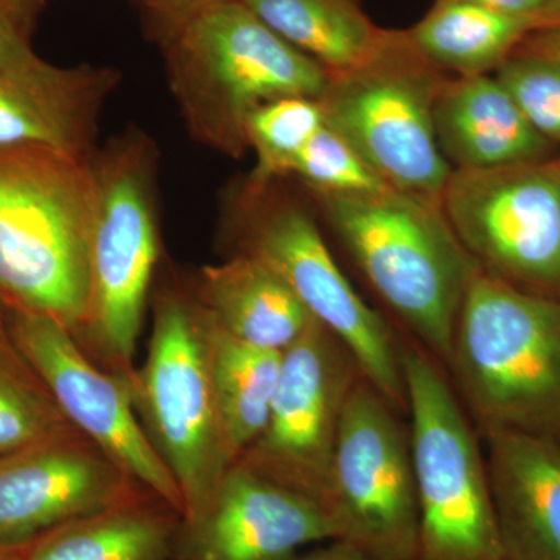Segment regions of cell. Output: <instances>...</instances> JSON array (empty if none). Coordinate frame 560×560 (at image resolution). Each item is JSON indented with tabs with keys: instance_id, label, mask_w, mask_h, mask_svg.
Instances as JSON below:
<instances>
[{
	"instance_id": "1",
	"label": "cell",
	"mask_w": 560,
	"mask_h": 560,
	"mask_svg": "<svg viewBox=\"0 0 560 560\" xmlns=\"http://www.w3.org/2000/svg\"><path fill=\"white\" fill-rule=\"evenodd\" d=\"M453 388L481 436L512 431L560 447V300L478 268L451 357Z\"/></svg>"
},
{
	"instance_id": "2",
	"label": "cell",
	"mask_w": 560,
	"mask_h": 560,
	"mask_svg": "<svg viewBox=\"0 0 560 560\" xmlns=\"http://www.w3.org/2000/svg\"><path fill=\"white\" fill-rule=\"evenodd\" d=\"M312 197L404 335L445 370L464 294L480 267L441 206L394 189Z\"/></svg>"
},
{
	"instance_id": "3",
	"label": "cell",
	"mask_w": 560,
	"mask_h": 560,
	"mask_svg": "<svg viewBox=\"0 0 560 560\" xmlns=\"http://www.w3.org/2000/svg\"><path fill=\"white\" fill-rule=\"evenodd\" d=\"M164 55L191 136L231 158L248 150L246 121L254 109L285 97L319 101L330 80L242 0L168 22Z\"/></svg>"
},
{
	"instance_id": "4",
	"label": "cell",
	"mask_w": 560,
	"mask_h": 560,
	"mask_svg": "<svg viewBox=\"0 0 560 560\" xmlns=\"http://www.w3.org/2000/svg\"><path fill=\"white\" fill-rule=\"evenodd\" d=\"M91 158L0 150V302L79 334L90 300Z\"/></svg>"
},
{
	"instance_id": "5",
	"label": "cell",
	"mask_w": 560,
	"mask_h": 560,
	"mask_svg": "<svg viewBox=\"0 0 560 560\" xmlns=\"http://www.w3.org/2000/svg\"><path fill=\"white\" fill-rule=\"evenodd\" d=\"M410 441L418 486L412 560H510L481 434L440 361L404 335Z\"/></svg>"
},
{
	"instance_id": "6",
	"label": "cell",
	"mask_w": 560,
	"mask_h": 560,
	"mask_svg": "<svg viewBox=\"0 0 560 560\" xmlns=\"http://www.w3.org/2000/svg\"><path fill=\"white\" fill-rule=\"evenodd\" d=\"M90 300L79 334L116 374L132 366L158 259L156 147L130 130L91 156Z\"/></svg>"
},
{
	"instance_id": "7",
	"label": "cell",
	"mask_w": 560,
	"mask_h": 560,
	"mask_svg": "<svg viewBox=\"0 0 560 560\" xmlns=\"http://www.w3.org/2000/svg\"><path fill=\"white\" fill-rule=\"evenodd\" d=\"M278 183L246 180L235 195L228 217L234 254L256 257L278 272L313 319L345 342L364 377L407 415L404 337L361 300L311 212Z\"/></svg>"
},
{
	"instance_id": "8",
	"label": "cell",
	"mask_w": 560,
	"mask_h": 560,
	"mask_svg": "<svg viewBox=\"0 0 560 560\" xmlns=\"http://www.w3.org/2000/svg\"><path fill=\"white\" fill-rule=\"evenodd\" d=\"M448 73L427 61L405 31H385L371 58L330 73L324 121L390 187L441 206L453 168L442 156L433 109Z\"/></svg>"
},
{
	"instance_id": "9",
	"label": "cell",
	"mask_w": 560,
	"mask_h": 560,
	"mask_svg": "<svg viewBox=\"0 0 560 560\" xmlns=\"http://www.w3.org/2000/svg\"><path fill=\"white\" fill-rule=\"evenodd\" d=\"M136 410L184 501L200 515L235 466L217 407L200 302L171 289L154 302L145 363L132 378Z\"/></svg>"
},
{
	"instance_id": "10",
	"label": "cell",
	"mask_w": 560,
	"mask_h": 560,
	"mask_svg": "<svg viewBox=\"0 0 560 560\" xmlns=\"http://www.w3.org/2000/svg\"><path fill=\"white\" fill-rule=\"evenodd\" d=\"M366 377L350 394L331 463L326 515L335 540L374 560H412L418 486L410 430Z\"/></svg>"
},
{
	"instance_id": "11",
	"label": "cell",
	"mask_w": 560,
	"mask_h": 560,
	"mask_svg": "<svg viewBox=\"0 0 560 560\" xmlns=\"http://www.w3.org/2000/svg\"><path fill=\"white\" fill-rule=\"evenodd\" d=\"M441 209L482 271L560 300V158L452 171Z\"/></svg>"
},
{
	"instance_id": "12",
	"label": "cell",
	"mask_w": 560,
	"mask_h": 560,
	"mask_svg": "<svg viewBox=\"0 0 560 560\" xmlns=\"http://www.w3.org/2000/svg\"><path fill=\"white\" fill-rule=\"evenodd\" d=\"M359 361L313 319L282 355L267 425L237 464L318 504L326 514L331 463Z\"/></svg>"
},
{
	"instance_id": "13",
	"label": "cell",
	"mask_w": 560,
	"mask_h": 560,
	"mask_svg": "<svg viewBox=\"0 0 560 560\" xmlns=\"http://www.w3.org/2000/svg\"><path fill=\"white\" fill-rule=\"evenodd\" d=\"M5 319L14 346L70 425L183 517V495L138 418L131 378L95 366L72 331L46 313L5 307Z\"/></svg>"
},
{
	"instance_id": "14",
	"label": "cell",
	"mask_w": 560,
	"mask_h": 560,
	"mask_svg": "<svg viewBox=\"0 0 560 560\" xmlns=\"http://www.w3.org/2000/svg\"><path fill=\"white\" fill-rule=\"evenodd\" d=\"M145 493L108 453L70 429L0 458V548L24 550Z\"/></svg>"
},
{
	"instance_id": "15",
	"label": "cell",
	"mask_w": 560,
	"mask_h": 560,
	"mask_svg": "<svg viewBox=\"0 0 560 560\" xmlns=\"http://www.w3.org/2000/svg\"><path fill=\"white\" fill-rule=\"evenodd\" d=\"M335 540L318 504L242 464L228 470L208 506L180 521L176 560H294L301 548Z\"/></svg>"
},
{
	"instance_id": "16",
	"label": "cell",
	"mask_w": 560,
	"mask_h": 560,
	"mask_svg": "<svg viewBox=\"0 0 560 560\" xmlns=\"http://www.w3.org/2000/svg\"><path fill=\"white\" fill-rule=\"evenodd\" d=\"M481 440L508 559L560 560L559 445L512 431Z\"/></svg>"
},
{
	"instance_id": "17",
	"label": "cell",
	"mask_w": 560,
	"mask_h": 560,
	"mask_svg": "<svg viewBox=\"0 0 560 560\" xmlns=\"http://www.w3.org/2000/svg\"><path fill=\"white\" fill-rule=\"evenodd\" d=\"M442 156L453 171H490L547 160L552 143L530 127L493 73L448 77L433 109Z\"/></svg>"
},
{
	"instance_id": "18",
	"label": "cell",
	"mask_w": 560,
	"mask_h": 560,
	"mask_svg": "<svg viewBox=\"0 0 560 560\" xmlns=\"http://www.w3.org/2000/svg\"><path fill=\"white\" fill-rule=\"evenodd\" d=\"M119 73L80 65L46 83L0 79V150L43 147L91 158Z\"/></svg>"
},
{
	"instance_id": "19",
	"label": "cell",
	"mask_w": 560,
	"mask_h": 560,
	"mask_svg": "<svg viewBox=\"0 0 560 560\" xmlns=\"http://www.w3.org/2000/svg\"><path fill=\"white\" fill-rule=\"evenodd\" d=\"M195 298L235 340L280 353L300 340L313 320L289 283L246 254L202 268Z\"/></svg>"
},
{
	"instance_id": "20",
	"label": "cell",
	"mask_w": 560,
	"mask_h": 560,
	"mask_svg": "<svg viewBox=\"0 0 560 560\" xmlns=\"http://www.w3.org/2000/svg\"><path fill=\"white\" fill-rule=\"evenodd\" d=\"M183 517L153 493L51 530L24 548L27 560H165Z\"/></svg>"
},
{
	"instance_id": "21",
	"label": "cell",
	"mask_w": 560,
	"mask_h": 560,
	"mask_svg": "<svg viewBox=\"0 0 560 560\" xmlns=\"http://www.w3.org/2000/svg\"><path fill=\"white\" fill-rule=\"evenodd\" d=\"M537 24L506 16L466 0H434L429 13L408 28L415 49L453 77L493 73Z\"/></svg>"
},
{
	"instance_id": "22",
	"label": "cell",
	"mask_w": 560,
	"mask_h": 560,
	"mask_svg": "<svg viewBox=\"0 0 560 560\" xmlns=\"http://www.w3.org/2000/svg\"><path fill=\"white\" fill-rule=\"evenodd\" d=\"M280 38L329 73L371 58L385 31L368 16L363 0H242Z\"/></svg>"
},
{
	"instance_id": "23",
	"label": "cell",
	"mask_w": 560,
	"mask_h": 560,
	"mask_svg": "<svg viewBox=\"0 0 560 560\" xmlns=\"http://www.w3.org/2000/svg\"><path fill=\"white\" fill-rule=\"evenodd\" d=\"M201 311L221 427L237 464L267 425L278 390L283 353L235 340L210 318L202 305Z\"/></svg>"
},
{
	"instance_id": "24",
	"label": "cell",
	"mask_w": 560,
	"mask_h": 560,
	"mask_svg": "<svg viewBox=\"0 0 560 560\" xmlns=\"http://www.w3.org/2000/svg\"><path fill=\"white\" fill-rule=\"evenodd\" d=\"M73 429L11 340L0 302V458Z\"/></svg>"
},
{
	"instance_id": "25",
	"label": "cell",
	"mask_w": 560,
	"mask_h": 560,
	"mask_svg": "<svg viewBox=\"0 0 560 560\" xmlns=\"http://www.w3.org/2000/svg\"><path fill=\"white\" fill-rule=\"evenodd\" d=\"M323 125L316 98H278L254 109L246 121L248 149L256 154L249 183L267 186L290 176L301 151Z\"/></svg>"
},
{
	"instance_id": "26",
	"label": "cell",
	"mask_w": 560,
	"mask_h": 560,
	"mask_svg": "<svg viewBox=\"0 0 560 560\" xmlns=\"http://www.w3.org/2000/svg\"><path fill=\"white\" fill-rule=\"evenodd\" d=\"M291 175L301 179L311 194L370 195L390 189L326 121L301 151Z\"/></svg>"
},
{
	"instance_id": "27",
	"label": "cell",
	"mask_w": 560,
	"mask_h": 560,
	"mask_svg": "<svg viewBox=\"0 0 560 560\" xmlns=\"http://www.w3.org/2000/svg\"><path fill=\"white\" fill-rule=\"evenodd\" d=\"M541 138L560 145V62L512 54L493 72Z\"/></svg>"
},
{
	"instance_id": "28",
	"label": "cell",
	"mask_w": 560,
	"mask_h": 560,
	"mask_svg": "<svg viewBox=\"0 0 560 560\" xmlns=\"http://www.w3.org/2000/svg\"><path fill=\"white\" fill-rule=\"evenodd\" d=\"M46 0H0V79L46 83L65 68L50 65L33 46Z\"/></svg>"
},
{
	"instance_id": "29",
	"label": "cell",
	"mask_w": 560,
	"mask_h": 560,
	"mask_svg": "<svg viewBox=\"0 0 560 560\" xmlns=\"http://www.w3.org/2000/svg\"><path fill=\"white\" fill-rule=\"evenodd\" d=\"M142 2L147 9L156 13L164 21V24H168V22L190 16L197 11L220 5V3L232 2V0H142Z\"/></svg>"
},
{
	"instance_id": "30",
	"label": "cell",
	"mask_w": 560,
	"mask_h": 560,
	"mask_svg": "<svg viewBox=\"0 0 560 560\" xmlns=\"http://www.w3.org/2000/svg\"><path fill=\"white\" fill-rule=\"evenodd\" d=\"M466 2L477 3L506 16L534 21L539 27L537 31H540L541 14L547 9L548 0H466Z\"/></svg>"
},
{
	"instance_id": "31",
	"label": "cell",
	"mask_w": 560,
	"mask_h": 560,
	"mask_svg": "<svg viewBox=\"0 0 560 560\" xmlns=\"http://www.w3.org/2000/svg\"><path fill=\"white\" fill-rule=\"evenodd\" d=\"M514 54L560 62V25L530 33Z\"/></svg>"
},
{
	"instance_id": "32",
	"label": "cell",
	"mask_w": 560,
	"mask_h": 560,
	"mask_svg": "<svg viewBox=\"0 0 560 560\" xmlns=\"http://www.w3.org/2000/svg\"><path fill=\"white\" fill-rule=\"evenodd\" d=\"M294 560H374L345 540H329V545L318 550L298 556Z\"/></svg>"
},
{
	"instance_id": "33",
	"label": "cell",
	"mask_w": 560,
	"mask_h": 560,
	"mask_svg": "<svg viewBox=\"0 0 560 560\" xmlns=\"http://www.w3.org/2000/svg\"><path fill=\"white\" fill-rule=\"evenodd\" d=\"M558 25H560V0H548L547 9L541 14V28L558 27Z\"/></svg>"
},
{
	"instance_id": "34",
	"label": "cell",
	"mask_w": 560,
	"mask_h": 560,
	"mask_svg": "<svg viewBox=\"0 0 560 560\" xmlns=\"http://www.w3.org/2000/svg\"><path fill=\"white\" fill-rule=\"evenodd\" d=\"M0 560H27L24 550H5L0 548Z\"/></svg>"
}]
</instances>
